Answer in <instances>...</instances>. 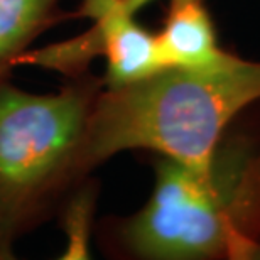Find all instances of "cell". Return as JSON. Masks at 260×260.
Returning <instances> with one entry per match:
<instances>
[{
    "label": "cell",
    "instance_id": "277c9868",
    "mask_svg": "<svg viewBox=\"0 0 260 260\" xmlns=\"http://www.w3.org/2000/svg\"><path fill=\"white\" fill-rule=\"evenodd\" d=\"M78 17L91 20L85 34L41 51H25L17 64H36L64 73L68 78L88 71V63L107 59L105 86H122L162 70L155 34L145 30L122 0H83Z\"/></svg>",
    "mask_w": 260,
    "mask_h": 260
},
{
    "label": "cell",
    "instance_id": "7a4b0ae2",
    "mask_svg": "<svg viewBox=\"0 0 260 260\" xmlns=\"http://www.w3.org/2000/svg\"><path fill=\"white\" fill-rule=\"evenodd\" d=\"M260 100V61L228 54L206 68H162L93 102L85 155L91 171L123 150L144 149L205 166L232 122Z\"/></svg>",
    "mask_w": 260,
    "mask_h": 260
},
{
    "label": "cell",
    "instance_id": "52a82bcc",
    "mask_svg": "<svg viewBox=\"0 0 260 260\" xmlns=\"http://www.w3.org/2000/svg\"><path fill=\"white\" fill-rule=\"evenodd\" d=\"M150 2H154V0H122L123 7L132 14H137L140 9L145 7V5L150 4Z\"/></svg>",
    "mask_w": 260,
    "mask_h": 260
},
{
    "label": "cell",
    "instance_id": "3957f363",
    "mask_svg": "<svg viewBox=\"0 0 260 260\" xmlns=\"http://www.w3.org/2000/svg\"><path fill=\"white\" fill-rule=\"evenodd\" d=\"M102 88L90 71L46 95L0 80V260L90 181L86 127Z\"/></svg>",
    "mask_w": 260,
    "mask_h": 260
},
{
    "label": "cell",
    "instance_id": "8992f818",
    "mask_svg": "<svg viewBox=\"0 0 260 260\" xmlns=\"http://www.w3.org/2000/svg\"><path fill=\"white\" fill-rule=\"evenodd\" d=\"M76 12H64L59 0H0V80H7L17 59L48 29Z\"/></svg>",
    "mask_w": 260,
    "mask_h": 260
},
{
    "label": "cell",
    "instance_id": "5b68a950",
    "mask_svg": "<svg viewBox=\"0 0 260 260\" xmlns=\"http://www.w3.org/2000/svg\"><path fill=\"white\" fill-rule=\"evenodd\" d=\"M162 68H206L228 58L203 0H171L164 25L155 34Z\"/></svg>",
    "mask_w": 260,
    "mask_h": 260
},
{
    "label": "cell",
    "instance_id": "6da1fadb",
    "mask_svg": "<svg viewBox=\"0 0 260 260\" xmlns=\"http://www.w3.org/2000/svg\"><path fill=\"white\" fill-rule=\"evenodd\" d=\"M149 201L102 223L105 252L140 260L260 258V149L226 130L205 166L159 155Z\"/></svg>",
    "mask_w": 260,
    "mask_h": 260
}]
</instances>
